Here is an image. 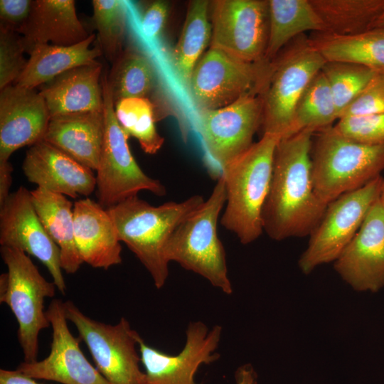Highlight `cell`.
<instances>
[{
    "label": "cell",
    "instance_id": "cell-26",
    "mask_svg": "<svg viewBox=\"0 0 384 384\" xmlns=\"http://www.w3.org/2000/svg\"><path fill=\"white\" fill-rule=\"evenodd\" d=\"M309 38L326 61L352 63L375 72L384 71V28L351 36L316 32Z\"/></svg>",
    "mask_w": 384,
    "mask_h": 384
},
{
    "label": "cell",
    "instance_id": "cell-43",
    "mask_svg": "<svg viewBox=\"0 0 384 384\" xmlns=\"http://www.w3.org/2000/svg\"><path fill=\"white\" fill-rule=\"evenodd\" d=\"M373 28H384V11L374 23Z\"/></svg>",
    "mask_w": 384,
    "mask_h": 384
},
{
    "label": "cell",
    "instance_id": "cell-35",
    "mask_svg": "<svg viewBox=\"0 0 384 384\" xmlns=\"http://www.w3.org/2000/svg\"><path fill=\"white\" fill-rule=\"evenodd\" d=\"M21 36L0 27V89L12 85L23 71L27 60Z\"/></svg>",
    "mask_w": 384,
    "mask_h": 384
},
{
    "label": "cell",
    "instance_id": "cell-22",
    "mask_svg": "<svg viewBox=\"0 0 384 384\" xmlns=\"http://www.w3.org/2000/svg\"><path fill=\"white\" fill-rule=\"evenodd\" d=\"M19 34L28 54L38 44L73 46L90 35L78 18L73 0L33 1L30 16Z\"/></svg>",
    "mask_w": 384,
    "mask_h": 384
},
{
    "label": "cell",
    "instance_id": "cell-21",
    "mask_svg": "<svg viewBox=\"0 0 384 384\" xmlns=\"http://www.w3.org/2000/svg\"><path fill=\"white\" fill-rule=\"evenodd\" d=\"M102 65H81L41 86L50 117L103 110Z\"/></svg>",
    "mask_w": 384,
    "mask_h": 384
},
{
    "label": "cell",
    "instance_id": "cell-5",
    "mask_svg": "<svg viewBox=\"0 0 384 384\" xmlns=\"http://www.w3.org/2000/svg\"><path fill=\"white\" fill-rule=\"evenodd\" d=\"M316 133L311 151V175L315 192L326 205L381 176L384 143H358L338 134L333 126Z\"/></svg>",
    "mask_w": 384,
    "mask_h": 384
},
{
    "label": "cell",
    "instance_id": "cell-2",
    "mask_svg": "<svg viewBox=\"0 0 384 384\" xmlns=\"http://www.w3.org/2000/svg\"><path fill=\"white\" fill-rule=\"evenodd\" d=\"M205 201L194 195L181 202L150 205L138 196L107 208L120 242H123L149 272L160 289L169 277L164 247L176 228Z\"/></svg>",
    "mask_w": 384,
    "mask_h": 384
},
{
    "label": "cell",
    "instance_id": "cell-41",
    "mask_svg": "<svg viewBox=\"0 0 384 384\" xmlns=\"http://www.w3.org/2000/svg\"><path fill=\"white\" fill-rule=\"evenodd\" d=\"M0 384H41L18 370H0Z\"/></svg>",
    "mask_w": 384,
    "mask_h": 384
},
{
    "label": "cell",
    "instance_id": "cell-4",
    "mask_svg": "<svg viewBox=\"0 0 384 384\" xmlns=\"http://www.w3.org/2000/svg\"><path fill=\"white\" fill-rule=\"evenodd\" d=\"M225 201L224 180L220 176L208 198L176 228L164 252L169 263L177 262L230 294L233 286L228 277L225 251L217 232Z\"/></svg>",
    "mask_w": 384,
    "mask_h": 384
},
{
    "label": "cell",
    "instance_id": "cell-42",
    "mask_svg": "<svg viewBox=\"0 0 384 384\" xmlns=\"http://www.w3.org/2000/svg\"><path fill=\"white\" fill-rule=\"evenodd\" d=\"M237 384H255L256 374L250 365H244L238 368L235 375Z\"/></svg>",
    "mask_w": 384,
    "mask_h": 384
},
{
    "label": "cell",
    "instance_id": "cell-33",
    "mask_svg": "<svg viewBox=\"0 0 384 384\" xmlns=\"http://www.w3.org/2000/svg\"><path fill=\"white\" fill-rule=\"evenodd\" d=\"M321 70L329 83L338 119L376 73L361 65L338 61H326Z\"/></svg>",
    "mask_w": 384,
    "mask_h": 384
},
{
    "label": "cell",
    "instance_id": "cell-27",
    "mask_svg": "<svg viewBox=\"0 0 384 384\" xmlns=\"http://www.w3.org/2000/svg\"><path fill=\"white\" fill-rule=\"evenodd\" d=\"M268 5L267 60L274 59L282 48L306 31L326 32L309 0H268Z\"/></svg>",
    "mask_w": 384,
    "mask_h": 384
},
{
    "label": "cell",
    "instance_id": "cell-7",
    "mask_svg": "<svg viewBox=\"0 0 384 384\" xmlns=\"http://www.w3.org/2000/svg\"><path fill=\"white\" fill-rule=\"evenodd\" d=\"M0 252L7 267L0 276V302L9 306L16 319L24 361L31 363L37 361L40 331L50 326L45 299L54 297L57 287L45 279L26 253L4 246Z\"/></svg>",
    "mask_w": 384,
    "mask_h": 384
},
{
    "label": "cell",
    "instance_id": "cell-13",
    "mask_svg": "<svg viewBox=\"0 0 384 384\" xmlns=\"http://www.w3.org/2000/svg\"><path fill=\"white\" fill-rule=\"evenodd\" d=\"M269 36L268 0L213 1L210 48L250 63L265 59Z\"/></svg>",
    "mask_w": 384,
    "mask_h": 384
},
{
    "label": "cell",
    "instance_id": "cell-29",
    "mask_svg": "<svg viewBox=\"0 0 384 384\" xmlns=\"http://www.w3.org/2000/svg\"><path fill=\"white\" fill-rule=\"evenodd\" d=\"M326 32L351 36L366 31L384 11V0H309Z\"/></svg>",
    "mask_w": 384,
    "mask_h": 384
},
{
    "label": "cell",
    "instance_id": "cell-16",
    "mask_svg": "<svg viewBox=\"0 0 384 384\" xmlns=\"http://www.w3.org/2000/svg\"><path fill=\"white\" fill-rule=\"evenodd\" d=\"M46 315L52 327L49 355L41 361H23L16 369L34 379L63 384H109L88 361L80 348L79 341L70 331L64 302L58 299L52 300Z\"/></svg>",
    "mask_w": 384,
    "mask_h": 384
},
{
    "label": "cell",
    "instance_id": "cell-20",
    "mask_svg": "<svg viewBox=\"0 0 384 384\" xmlns=\"http://www.w3.org/2000/svg\"><path fill=\"white\" fill-rule=\"evenodd\" d=\"M75 243L83 262L107 270L122 262V246L107 210L89 198L73 206Z\"/></svg>",
    "mask_w": 384,
    "mask_h": 384
},
{
    "label": "cell",
    "instance_id": "cell-9",
    "mask_svg": "<svg viewBox=\"0 0 384 384\" xmlns=\"http://www.w3.org/2000/svg\"><path fill=\"white\" fill-rule=\"evenodd\" d=\"M272 60L250 63L210 48L192 73L187 90L197 110L226 107L250 92L261 94Z\"/></svg>",
    "mask_w": 384,
    "mask_h": 384
},
{
    "label": "cell",
    "instance_id": "cell-10",
    "mask_svg": "<svg viewBox=\"0 0 384 384\" xmlns=\"http://www.w3.org/2000/svg\"><path fill=\"white\" fill-rule=\"evenodd\" d=\"M64 309L109 384H147L137 350L141 336L124 317L112 325L86 316L71 301L64 302Z\"/></svg>",
    "mask_w": 384,
    "mask_h": 384
},
{
    "label": "cell",
    "instance_id": "cell-44",
    "mask_svg": "<svg viewBox=\"0 0 384 384\" xmlns=\"http://www.w3.org/2000/svg\"><path fill=\"white\" fill-rule=\"evenodd\" d=\"M379 199H380V203L382 205V207H383V211H384V186H383V190L381 191Z\"/></svg>",
    "mask_w": 384,
    "mask_h": 384
},
{
    "label": "cell",
    "instance_id": "cell-24",
    "mask_svg": "<svg viewBox=\"0 0 384 384\" xmlns=\"http://www.w3.org/2000/svg\"><path fill=\"white\" fill-rule=\"evenodd\" d=\"M95 39V35L92 33L73 46L36 45L29 53L23 71L14 85L35 89L68 70L97 63L96 58L102 52L100 48L90 47Z\"/></svg>",
    "mask_w": 384,
    "mask_h": 384
},
{
    "label": "cell",
    "instance_id": "cell-1",
    "mask_svg": "<svg viewBox=\"0 0 384 384\" xmlns=\"http://www.w3.org/2000/svg\"><path fill=\"white\" fill-rule=\"evenodd\" d=\"M314 134L312 131L303 130L281 138L276 146L262 210L263 230L272 240L309 236L328 206L319 199L313 184Z\"/></svg>",
    "mask_w": 384,
    "mask_h": 384
},
{
    "label": "cell",
    "instance_id": "cell-8",
    "mask_svg": "<svg viewBox=\"0 0 384 384\" xmlns=\"http://www.w3.org/2000/svg\"><path fill=\"white\" fill-rule=\"evenodd\" d=\"M102 87L105 132L95 176L97 203L107 209L142 191L164 196L165 186L145 174L132 154L129 137L115 115L107 73L102 76Z\"/></svg>",
    "mask_w": 384,
    "mask_h": 384
},
{
    "label": "cell",
    "instance_id": "cell-32",
    "mask_svg": "<svg viewBox=\"0 0 384 384\" xmlns=\"http://www.w3.org/2000/svg\"><path fill=\"white\" fill-rule=\"evenodd\" d=\"M116 117L126 134L134 137L143 151L156 154L164 139L156 130L151 102L147 97L122 100L114 105Z\"/></svg>",
    "mask_w": 384,
    "mask_h": 384
},
{
    "label": "cell",
    "instance_id": "cell-39",
    "mask_svg": "<svg viewBox=\"0 0 384 384\" xmlns=\"http://www.w3.org/2000/svg\"><path fill=\"white\" fill-rule=\"evenodd\" d=\"M169 4L164 1H155L149 4L143 14L141 28L149 39L157 38L164 27L168 15Z\"/></svg>",
    "mask_w": 384,
    "mask_h": 384
},
{
    "label": "cell",
    "instance_id": "cell-11",
    "mask_svg": "<svg viewBox=\"0 0 384 384\" xmlns=\"http://www.w3.org/2000/svg\"><path fill=\"white\" fill-rule=\"evenodd\" d=\"M383 186L384 178L379 176L362 188L343 194L328 204L299 259L298 265L303 273L308 274L317 267L338 257L380 198Z\"/></svg>",
    "mask_w": 384,
    "mask_h": 384
},
{
    "label": "cell",
    "instance_id": "cell-23",
    "mask_svg": "<svg viewBox=\"0 0 384 384\" xmlns=\"http://www.w3.org/2000/svg\"><path fill=\"white\" fill-rule=\"evenodd\" d=\"M104 132L103 110L76 113L51 117L43 140L96 171Z\"/></svg>",
    "mask_w": 384,
    "mask_h": 384
},
{
    "label": "cell",
    "instance_id": "cell-34",
    "mask_svg": "<svg viewBox=\"0 0 384 384\" xmlns=\"http://www.w3.org/2000/svg\"><path fill=\"white\" fill-rule=\"evenodd\" d=\"M92 4L100 49L113 63L122 51L127 22L125 4L118 0H93Z\"/></svg>",
    "mask_w": 384,
    "mask_h": 384
},
{
    "label": "cell",
    "instance_id": "cell-3",
    "mask_svg": "<svg viewBox=\"0 0 384 384\" xmlns=\"http://www.w3.org/2000/svg\"><path fill=\"white\" fill-rule=\"evenodd\" d=\"M280 139L262 134L221 171L226 201L220 223L243 245L254 242L264 232L262 210L269 191L274 154Z\"/></svg>",
    "mask_w": 384,
    "mask_h": 384
},
{
    "label": "cell",
    "instance_id": "cell-15",
    "mask_svg": "<svg viewBox=\"0 0 384 384\" xmlns=\"http://www.w3.org/2000/svg\"><path fill=\"white\" fill-rule=\"evenodd\" d=\"M222 327L208 329L202 321L188 324L186 342L176 355L167 354L146 344L141 337L139 351L147 384H199L194 376L203 364L216 361Z\"/></svg>",
    "mask_w": 384,
    "mask_h": 384
},
{
    "label": "cell",
    "instance_id": "cell-40",
    "mask_svg": "<svg viewBox=\"0 0 384 384\" xmlns=\"http://www.w3.org/2000/svg\"><path fill=\"white\" fill-rule=\"evenodd\" d=\"M13 166L9 161H0V206L11 194Z\"/></svg>",
    "mask_w": 384,
    "mask_h": 384
},
{
    "label": "cell",
    "instance_id": "cell-30",
    "mask_svg": "<svg viewBox=\"0 0 384 384\" xmlns=\"http://www.w3.org/2000/svg\"><path fill=\"white\" fill-rule=\"evenodd\" d=\"M107 82L114 105L131 97H146L156 83L154 67L146 55L133 48L122 50L113 61Z\"/></svg>",
    "mask_w": 384,
    "mask_h": 384
},
{
    "label": "cell",
    "instance_id": "cell-28",
    "mask_svg": "<svg viewBox=\"0 0 384 384\" xmlns=\"http://www.w3.org/2000/svg\"><path fill=\"white\" fill-rule=\"evenodd\" d=\"M209 4L206 0L189 2L181 35L171 53L172 66L186 89L194 68L211 40Z\"/></svg>",
    "mask_w": 384,
    "mask_h": 384
},
{
    "label": "cell",
    "instance_id": "cell-17",
    "mask_svg": "<svg viewBox=\"0 0 384 384\" xmlns=\"http://www.w3.org/2000/svg\"><path fill=\"white\" fill-rule=\"evenodd\" d=\"M379 198L334 261L336 272L358 292H376L384 287V211Z\"/></svg>",
    "mask_w": 384,
    "mask_h": 384
},
{
    "label": "cell",
    "instance_id": "cell-14",
    "mask_svg": "<svg viewBox=\"0 0 384 384\" xmlns=\"http://www.w3.org/2000/svg\"><path fill=\"white\" fill-rule=\"evenodd\" d=\"M0 244L38 259L50 272L57 289L65 294L59 248L41 223L31 191L23 186L11 193L0 206Z\"/></svg>",
    "mask_w": 384,
    "mask_h": 384
},
{
    "label": "cell",
    "instance_id": "cell-37",
    "mask_svg": "<svg viewBox=\"0 0 384 384\" xmlns=\"http://www.w3.org/2000/svg\"><path fill=\"white\" fill-rule=\"evenodd\" d=\"M384 114V71L376 72L358 97L341 113L347 116Z\"/></svg>",
    "mask_w": 384,
    "mask_h": 384
},
{
    "label": "cell",
    "instance_id": "cell-18",
    "mask_svg": "<svg viewBox=\"0 0 384 384\" xmlns=\"http://www.w3.org/2000/svg\"><path fill=\"white\" fill-rule=\"evenodd\" d=\"M46 102L35 89L14 84L0 93V161L43 139L50 121Z\"/></svg>",
    "mask_w": 384,
    "mask_h": 384
},
{
    "label": "cell",
    "instance_id": "cell-6",
    "mask_svg": "<svg viewBox=\"0 0 384 384\" xmlns=\"http://www.w3.org/2000/svg\"><path fill=\"white\" fill-rule=\"evenodd\" d=\"M326 60L302 34L272 60V69L261 97L262 134L288 137L297 105Z\"/></svg>",
    "mask_w": 384,
    "mask_h": 384
},
{
    "label": "cell",
    "instance_id": "cell-12",
    "mask_svg": "<svg viewBox=\"0 0 384 384\" xmlns=\"http://www.w3.org/2000/svg\"><path fill=\"white\" fill-rule=\"evenodd\" d=\"M197 119L207 156L220 175L254 143L262 124V100L260 94L250 92L226 107L197 110Z\"/></svg>",
    "mask_w": 384,
    "mask_h": 384
},
{
    "label": "cell",
    "instance_id": "cell-19",
    "mask_svg": "<svg viewBox=\"0 0 384 384\" xmlns=\"http://www.w3.org/2000/svg\"><path fill=\"white\" fill-rule=\"evenodd\" d=\"M22 169L38 188L73 198H87L96 188L92 170L44 140L31 146Z\"/></svg>",
    "mask_w": 384,
    "mask_h": 384
},
{
    "label": "cell",
    "instance_id": "cell-36",
    "mask_svg": "<svg viewBox=\"0 0 384 384\" xmlns=\"http://www.w3.org/2000/svg\"><path fill=\"white\" fill-rule=\"evenodd\" d=\"M333 128L341 136L358 143H384V114L343 117Z\"/></svg>",
    "mask_w": 384,
    "mask_h": 384
},
{
    "label": "cell",
    "instance_id": "cell-25",
    "mask_svg": "<svg viewBox=\"0 0 384 384\" xmlns=\"http://www.w3.org/2000/svg\"><path fill=\"white\" fill-rule=\"evenodd\" d=\"M31 195L41 223L59 248L62 270L75 273L83 262L75 240L74 205L65 196L38 187Z\"/></svg>",
    "mask_w": 384,
    "mask_h": 384
},
{
    "label": "cell",
    "instance_id": "cell-38",
    "mask_svg": "<svg viewBox=\"0 0 384 384\" xmlns=\"http://www.w3.org/2000/svg\"><path fill=\"white\" fill-rule=\"evenodd\" d=\"M33 3L31 0H1L0 27L19 33L30 16Z\"/></svg>",
    "mask_w": 384,
    "mask_h": 384
},
{
    "label": "cell",
    "instance_id": "cell-31",
    "mask_svg": "<svg viewBox=\"0 0 384 384\" xmlns=\"http://www.w3.org/2000/svg\"><path fill=\"white\" fill-rule=\"evenodd\" d=\"M336 120L338 112L334 100L327 80L321 70L297 105L288 137L303 130L316 133L331 127Z\"/></svg>",
    "mask_w": 384,
    "mask_h": 384
}]
</instances>
